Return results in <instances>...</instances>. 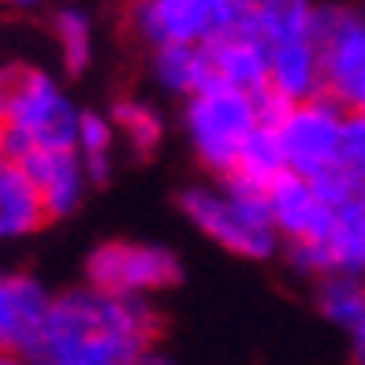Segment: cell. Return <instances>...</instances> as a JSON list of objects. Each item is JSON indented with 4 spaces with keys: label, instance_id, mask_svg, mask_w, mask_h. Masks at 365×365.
Listing matches in <instances>:
<instances>
[{
    "label": "cell",
    "instance_id": "obj_1",
    "mask_svg": "<svg viewBox=\"0 0 365 365\" xmlns=\"http://www.w3.org/2000/svg\"><path fill=\"white\" fill-rule=\"evenodd\" d=\"M160 331V317L138 294L101 287L68 291L48 302L38 358L56 365H120L138 361Z\"/></svg>",
    "mask_w": 365,
    "mask_h": 365
},
{
    "label": "cell",
    "instance_id": "obj_2",
    "mask_svg": "<svg viewBox=\"0 0 365 365\" xmlns=\"http://www.w3.org/2000/svg\"><path fill=\"white\" fill-rule=\"evenodd\" d=\"M0 115L11 130L8 160H19L34 145L68 149L78 135V112L56 90V82L34 68L0 71Z\"/></svg>",
    "mask_w": 365,
    "mask_h": 365
},
{
    "label": "cell",
    "instance_id": "obj_3",
    "mask_svg": "<svg viewBox=\"0 0 365 365\" xmlns=\"http://www.w3.org/2000/svg\"><path fill=\"white\" fill-rule=\"evenodd\" d=\"M182 212L205 231L209 239L235 250L242 257H269L272 254V217L269 197L261 187L227 179V197L209 190H187L182 194Z\"/></svg>",
    "mask_w": 365,
    "mask_h": 365
},
{
    "label": "cell",
    "instance_id": "obj_4",
    "mask_svg": "<svg viewBox=\"0 0 365 365\" xmlns=\"http://www.w3.org/2000/svg\"><path fill=\"white\" fill-rule=\"evenodd\" d=\"M246 0H130L127 26L149 45H205L246 23Z\"/></svg>",
    "mask_w": 365,
    "mask_h": 365
},
{
    "label": "cell",
    "instance_id": "obj_5",
    "mask_svg": "<svg viewBox=\"0 0 365 365\" xmlns=\"http://www.w3.org/2000/svg\"><path fill=\"white\" fill-rule=\"evenodd\" d=\"M257 127V105L254 93H246L227 82H212V86L190 93L187 105V130L197 145L202 157L212 172H231L242 142L250 138Z\"/></svg>",
    "mask_w": 365,
    "mask_h": 365
},
{
    "label": "cell",
    "instance_id": "obj_6",
    "mask_svg": "<svg viewBox=\"0 0 365 365\" xmlns=\"http://www.w3.org/2000/svg\"><path fill=\"white\" fill-rule=\"evenodd\" d=\"M309 38L321 48L324 97L365 112V19L351 8H321L309 19Z\"/></svg>",
    "mask_w": 365,
    "mask_h": 365
},
{
    "label": "cell",
    "instance_id": "obj_7",
    "mask_svg": "<svg viewBox=\"0 0 365 365\" xmlns=\"http://www.w3.org/2000/svg\"><path fill=\"white\" fill-rule=\"evenodd\" d=\"M279 145H284L287 168L298 175H321L324 168L339 164V135H343V112L331 97H313L298 101L287 120L276 127Z\"/></svg>",
    "mask_w": 365,
    "mask_h": 365
},
{
    "label": "cell",
    "instance_id": "obj_8",
    "mask_svg": "<svg viewBox=\"0 0 365 365\" xmlns=\"http://www.w3.org/2000/svg\"><path fill=\"white\" fill-rule=\"evenodd\" d=\"M86 276L93 287L112 294H142V291H164L182 279L179 261L157 246H135V242H105L97 246L86 261Z\"/></svg>",
    "mask_w": 365,
    "mask_h": 365
},
{
    "label": "cell",
    "instance_id": "obj_9",
    "mask_svg": "<svg viewBox=\"0 0 365 365\" xmlns=\"http://www.w3.org/2000/svg\"><path fill=\"white\" fill-rule=\"evenodd\" d=\"M53 298L30 276H0V346L23 358H38L45 313Z\"/></svg>",
    "mask_w": 365,
    "mask_h": 365
},
{
    "label": "cell",
    "instance_id": "obj_10",
    "mask_svg": "<svg viewBox=\"0 0 365 365\" xmlns=\"http://www.w3.org/2000/svg\"><path fill=\"white\" fill-rule=\"evenodd\" d=\"M264 197H269L272 227H279L294 242L321 239L324 231H328V224H331V209L321 202L313 179L298 175L291 168H284L269 182V187H264Z\"/></svg>",
    "mask_w": 365,
    "mask_h": 365
},
{
    "label": "cell",
    "instance_id": "obj_11",
    "mask_svg": "<svg viewBox=\"0 0 365 365\" xmlns=\"http://www.w3.org/2000/svg\"><path fill=\"white\" fill-rule=\"evenodd\" d=\"M19 164L26 168V175L38 182V190L45 197L48 220L68 217L82 197V182H86V168H82L78 149H48V145H34L19 157Z\"/></svg>",
    "mask_w": 365,
    "mask_h": 365
},
{
    "label": "cell",
    "instance_id": "obj_12",
    "mask_svg": "<svg viewBox=\"0 0 365 365\" xmlns=\"http://www.w3.org/2000/svg\"><path fill=\"white\" fill-rule=\"evenodd\" d=\"M212 71L227 86H239L246 93H257L261 86H269V41L257 38L254 30H227V34L205 41Z\"/></svg>",
    "mask_w": 365,
    "mask_h": 365
},
{
    "label": "cell",
    "instance_id": "obj_13",
    "mask_svg": "<svg viewBox=\"0 0 365 365\" xmlns=\"http://www.w3.org/2000/svg\"><path fill=\"white\" fill-rule=\"evenodd\" d=\"M269 82L287 93L291 101H313L324 93V71H321V48L313 38H291L269 45Z\"/></svg>",
    "mask_w": 365,
    "mask_h": 365
},
{
    "label": "cell",
    "instance_id": "obj_14",
    "mask_svg": "<svg viewBox=\"0 0 365 365\" xmlns=\"http://www.w3.org/2000/svg\"><path fill=\"white\" fill-rule=\"evenodd\" d=\"M48 224L45 197L19 160H0V239H19Z\"/></svg>",
    "mask_w": 365,
    "mask_h": 365
},
{
    "label": "cell",
    "instance_id": "obj_15",
    "mask_svg": "<svg viewBox=\"0 0 365 365\" xmlns=\"http://www.w3.org/2000/svg\"><path fill=\"white\" fill-rule=\"evenodd\" d=\"M153 68L160 75L164 86H172L179 93H197L220 82L217 71H212V60H209V48L205 45H157V56H153Z\"/></svg>",
    "mask_w": 365,
    "mask_h": 365
},
{
    "label": "cell",
    "instance_id": "obj_16",
    "mask_svg": "<svg viewBox=\"0 0 365 365\" xmlns=\"http://www.w3.org/2000/svg\"><path fill=\"white\" fill-rule=\"evenodd\" d=\"M309 19H313L309 0H250L242 26L276 45L291 38H309Z\"/></svg>",
    "mask_w": 365,
    "mask_h": 365
},
{
    "label": "cell",
    "instance_id": "obj_17",
    "mask_svg": "<svg viewBox=\"0 0 365 365\" xmlns=\"http://www.w3.org/2000/svg\"><path fill=\"white\" fill-rule=\"evenodd\" d=\"M287 168V157H284V145H279L276 127H264L257 123L250 130V138L242 142L235 164H231L227 179H242V182H254V187H269V182Z\"/></svg>",
    "mask_w": 365,
    "mask_h": 365
},
{
    "label": "cell",
    "instance_id": "obj_18",
    "mask_svg": "<svg viewBox=\"0 0 365 365\" xmlns=\"http://www.w3.org/2000/svg\"><path fill=\"white\" fill-rule=\"evenodd\" d=\"M75 149L82 157V168L93 182L108 179V157H112V127L93 112H78V135H75Z\"/></svg>",
    "mask_w": 365,
    "mask_h": 365
},
{
    "label": "cell",
    "instance_id": "obj_19",
    "mask_svg": "<svg viewBox=\"0 0 365 365\" xmlns=\"http://www.w3.org/2000/svg\"><path fill=\"white\" fill-rule=\"evenodd\" d=\"M321 309L336 324L354 328L358 321H365V287L351 276H331L321 287Z\"/></svg>",
    "mask_w": 365,
    "mask_h": 365
},
{
    "label": "cell",
    "instance_id": "obj_20",
    "mask_svg": "<svg viewBox=\"0 0 365 365\" xmlns=\"http://www.w3.org/2000/svg\"><path fill=\"white\" fill-rule=\"evenodd\" d=\"M56 41L63 53V68L71 75L86 71V63H90V19L86 15L75 8L56 11Z\"/></svg>",
    "mask_w": 365,
    "mask_h": 365
},
{
    "label": "cell",
    "instance_id": "obj_21",
    "mask_svg": "<svg viewBox=\"0 0 365 365\" xmlns=\"http://www.w3.org/2000/svg\"><path fill=\"white\" fill-rule=\"evenodd\" d=\"M112 115H115V123H120V130L127 135V142L135 145L142 157H149L157 149L164 127H160V115L153 108H145L138 101H115Z\"/></svg>",
    "mask_w": 365,
    "mask_h": 365
},
{
    "label": "cell",
    "instance_id": "obj_22",
    "mask_svg": "<svg viewBox=\"0 0 365 365\" xmlns=\"http://www.w3.org/2000/svg\"><path fill=\"white\" fill-rule=\"evenodd\" d=\"M339 164L365 179V112H351L339 135Z\"/></svg>",
    "mask_w": 365,
    "mask_h": 365
},
{
    "label": "cell",
    "instance_id": "obj_23",
    "mask_svg": "<svg viewBox=\"0 0 365 365\" xmlns=\"http://www.w3.org/2000/svg\"><path fill=\"white\" fill-rule=\"evenodd\" d=\"M354 354H358V361H365V321L354 324Z\"/></svg>",
    "mask_w": 365,
    "mask_h": 365
},
{
    "label": "cell",
    "instance_id": "obj_24",
    "mask_svg": "<svg viewBox=\"0 0 365 365\" xmlns=\"http://www.w3.org/2000/svg\"><path fill=\"white\" fill-rule=\"evenodd\" d=\"M8 145H11V130H8V120L0 115V160H8Z\"/></svg>",
    "mask_w": 365,
    "mask_h": 365
},
{
    "label": "cell",
    "instance_id": "obj_25",
    "mask_svg": "<svg viewBox=\"0 0 365 365\" xmlns=\"http://www.w3.org/2000/svg\"><path fill=\"white\" fill-rule=\"evenodd\" d=\"M4 4H15V8H30V4H41V0H4Z\"/></svg>",
    "mask_w": 365,
    "mask_h": 365
},
{
    "label": "cell",
    "instance_id": "obj_26",
    "mask_svg": "<svg viewBox=\"0 0 365 365\" xmlns=\"http://www.w3.org/2000/svg\"><path fill=\"white\" fill-rule=\"evenodd\" d=\"M246 4H250V0H246Z\"/></svg>",
    "mask_w": 365,
    "mask_h": 365
},
{
    "label": "cell",
    "instance_id": "obj_27",
    "mask_svg": "<svg viewBox=\"0 0 365 365\" xmlns=\"http://www.w3.org/2000/svg\"><path fill=\"white\" fill-rule=\"evenodd\" d=\"M0 351H4V346H0Z\"/></svg>",
    "mask_w": 365,
    "mask_h": 365
}]
</instances>
